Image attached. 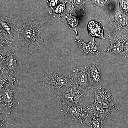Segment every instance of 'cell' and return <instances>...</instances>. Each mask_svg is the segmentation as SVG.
<instances>
[{"mask_svg":"<svg viewBox=\"0 0 128 128\" xmlns=\"http://www.w3.org/2000/svg\"><path fill=\"white\" fill-rule=\"evenodd\" d=\"M86 40H82L78 38L75 41L81 52L85 55L100 57L101 52L100 44L95 40V38L88 43L86 42Z\"/></svg>","mask_w":128,"mask_h":128,"instance_id":"13","label":"cell"},{"mask_svg":"<svg viewBox=\"0 0 128 128\" xmlns=\"http://www.w3.org/2000/svg\"><path fill=\"white\" fill-rule=\"evenodd\" d=\"M23 22L18 41L24 50L32 53L48 46L47 32L44 22L31 18L25 19Z\"/></svg>","mask_w":128,"mask_h":128,"instance_id":"1","label":"cell"},{"mask_svg":"<svg viewBox=\"0 0 128 128\" xmlns=\"http://www.w3.org/2000/svg\"><path fill=\"white\" fill-rule=\"evenodd\" d=\"M103 24L109 39L128 36V16L122 11L119 5Z\"/></svg>","mask_w":128,"mask_h":128,"instance_id":"3","label":"cell"},{"mask_svg":"<svg viewBox=\"0 0 128 128\" xmlns=\"http://www.w3.org/2000/svg\"><path fill=\"white\" fill-rule=\"evenodd\" d=\"M88 128H103L104 123L92 117L87 116L85 123Z\"/></svg>","mask_w":128,"mask_h":128,"instance_id":"19","label":"cell"},{"mask_svg":"<svg viewBox=\"0 0 128 128\" xmlns=\"http://www.w3.org/2000/svg\"><path fill=\"white\" fill-rule=\"evenodd\" d=\"M120 7L128 16V0H118Z\"/></svg>","mask_w":128,"mask_h":128,"instance_id":"21","label":"cell"},{"mask_svg":"<svg viewBox=\"0 0 128 128\" xmlns=\"http://www.w3.org/2000/svg\"><path fill=\"white\" fill-rule=\"evenodd\" d=\"M91 88L95 96L94 102L113 112L118 109L116 101L114 95L108 86L104 84Z\"/></svg>","mask_w":128,"mask_h":128,"instance_id":"7","label":"cell"},{"mask_svg":"<svg viewBox=\"0 0 128 128\" xmlns=\"http://www.w3.org/2000/svg\"><path fill=\"white\" fill-rule=\"evenodd\" d=\"M23 22H20L0 15V44H12L18 41L23 27Z\"/></svg>","mask_w":128,"mask_h":128,"instance_id":"5","label":"cell"},{"mask_svg":"<svg viewBox=\"0 0 128 128\" xmlns=\"http://www.w3.org/2000/svg\"><path fill=\"white\" fill-rule=\"evenodd\" d=\"M108 41L110 47L103 50L104 52L128 58V36L111 38Z\"/></svg>","mask_w":128,"mask_h":128,"instance_id":"10","label":"cell"},{"mask_svg":"<svg viewBox=\"0 0 128 128\" xmlns=\"http://www.w3.org/2000/svg\"><path fill=\"white\" fill-rule=\"evenodd\" d=\"M42 80L44 84L57 96L66 91L71 86L70 79L63 75L57 69L44 74Z\"/></svg>","mask_w":128,"mask_h":128,"instance_id":"6","label":"cell"},{"mask_svg":"<svg viewBox=\"0 0 128 128\" xmlns=\"http://www.w3.org/2000/svg\"><path fill=\"white\" fill-rule=\"evenodd\" d=\"M92 4L104 9L110 15L114 12L119 5L118 0H87Z\"/></svg>","mask_w":128,"mask_h":128,"instance_id":"16","label":"cell"},{"mask_svg":"<svg viewBox=\"0 0 128 128\" xmlns=\"http://www.w3.org/2000/svg\"><path fill=\"white\" fill-rule=\"evenodd\" d=\"M67 2H68L67 0H66L59 4L55 10L54 11V13L57 14H60L64 13L66 9V4Z\"/></svg>","mask_w":128,"mask_h":128,"instance_id":"20","label":"cell"},{"mask_svg":"<svg viewBox=\"0 0 128 128\" xmlns=\"http://www.w3.org/2000/svg\"><path fill=\"white\" fill-rule=\"evenodd\" d=\"M69 79L73 88L87 91L91 88L87 65L72 69Z\"/></svg>","mask_w":128,"mask_h":128,"instance_id":"8","label":"cell"},{"mask_svg":"<svg viewBox=\"0 0 128 128\" xmlns=\"http://www.w3.org/2000/svg\"><path fill=\"white\" fill-rule=\"evenodd\" d=\"M70 2L71 6L79 17H83L86 15L85 6L87 0H66Z\"/></svg>","mask_w":128,"mask_h":128,"instance_id":"18","label":"cell"},{"mask_svg":"<svg viewBox=\"0 0 128 128\" xmlns=\"http://www.w3.org/2000/svg\"><path fill=\"white\" fill-rule=\"evenodd\" d=\"M0 76L14 84L18 82L20 72L12 44H0Z\"/></svg>","mask_w":128,"mask_h":128,"instance_id":"2","label":"cell"},{"mask_svg":"<svg viewBox=\"0 0 128 128\" xmlns=\"http://www.w3.org/2000/svg\"><path fill=\"white\" fill-rule=\"evenodd\" d=\"M14 84L0 76V113L10 115L18 109L19 102L14 97Z\"/></svg>","mask_w":128,"mask_h":128,"instance_id":"4","label":"cell"},{"mask_svg":"<svg viewBox=\"0 0 128 128\" xmlns=\"http://www.w3.org/2000/svg\"><path fill=\"white\" fill-rule=\"evenodd\" d=\"M87 29L89 35L91 36L108 40L104 36V28L101 23L94 20L90 21L88 24Z\"/></svg>","mask_w":128,"mask_h":128,"instance_id":"17","label":"cell"},{"mask_svg":"<svg viewBox=\"0 0 128 128\" xmlns=\"http://www.w3.org/2000/svg\"><path fill=\"white\" fill-rule=\"evenodd\" d=\"M48 5L52 9L54 12L57 6L59 4V0H48Z\"/></svg>","mask_w":128,"mask_h":128,"instance_id":"22","label":"cell"},{"mask_svg":"<svg viewBox=\"0 0 128 128\" xmlns=\"http://www.w3.org/2000/svg\"><path fill=\"white\" fill-rule=\"evenodd\" d=\"M59 18L67 28L74 31L78 36V30L81 21L73 8L72 6L69 8L62 14L59 16Z\"/></svg>","mask_w":128,"mask_h":128,"instance_id":"12","label":"cell"},{"mask_svg":"<svg viewBox=\"0 0 128 128\" xmlns=\"http://www.w3.org/2000/svg\"><path fill=\"white\" fill-rule=\"evenodd\" d=\"M87 91L79 90L71 87L57 98L62 103L71 106L83 107Z\"/></svg>","mask_w":128,"mask_h":128,"instance_id":"9","label":"cell"},{"mask_svg":"<svg viewBox=\"0 0 128 128\" xmlns=\"http://www.w3.org/2000/svg\"><path fill=\"white\" fill-rule=\"evenodd\" d=\"M87 65L91 88L103 84L102 66L96 62L90 63Z\"/></svg>","mask_w":128,"mask_h":128,"instance_id":"15","label":"cell"},{"mask_svg":"<svg viewBox=\"0 0 128 128\" xmlns=\"http://www.w3.org/2000/svg\"><path fill=\"white\" fill-rule=\"evenodd\" d=\"M62 104L63 114L66 118L71 121L85 123L88 116L87 112L85 108Z\"/></svg>","mask_w":128,"mask_h":128,"instance_id":"11","label":"cell"},{"mask_svg":"<svg viewBox=\"0 0 128 128\" xmlns=\"http://www.w3.org/2000/svg\"><path fill=\"white\" fill-rule=\"evenodd\" d=\"M88 116L92 117L104 123L105 121L111 116L113 112L104 108L94 102L85 108Z\"/></svg>","mask_w":128,"mask_h":128,"instance_id":"14","label":"cell"}]
</instances>
